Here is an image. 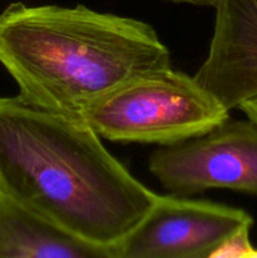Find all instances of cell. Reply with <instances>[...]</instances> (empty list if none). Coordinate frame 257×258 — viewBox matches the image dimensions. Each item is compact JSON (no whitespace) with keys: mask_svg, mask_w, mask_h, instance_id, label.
Wrapping results in <instances>:
<instances>
[{"mask_svg":"<svg viewBox=\"0 0 257 258\" xmlns=\"http://www.w3.org/2000/svg\"><path fill=\"white\" fill-rule=\"evenodd\" d=\"M0 194L113 258L159 198L85 121L19 96L0 97Z\"/></svg>","mask_w":257,"mask_h":258,"instance_id":"6da1fadb","label":"cell"},{"mask_svg":"<svg viewBox=\"0 0 257 258\" xmlns=\"http://www.w3.org/2000/svg\"><path fill=\"white\" fill-rule=\"evenodd\" d=\"M0 63L32 105L80 118L125 81L170 67L168 47L143 20L85 5H8L0 14Z\"/></svg>","mask_w":257,"mask_h":258,"instance_id":"7a4b0ae2","label":"cell"},{"mask_svg":"<svg viewBox=\"0 0 257 258\" xmlns=\"http://www.w3.org/2000/svg\"><path fill=\"white\" fill-rule=\"evenodd\" d=\"M228 117L229 111L194 76L171 66L125 81L80 116L106 140L160 146L206 134Z\"/></svg>","mask_w":257,"mask_h":258,"instance_id":"3957f363","label":"cell"},{"mask_svg":"<svg viewBox=\"0 0 257 258\" xmlns=\"http://www.w3.org/2000/svg\"><path fill=\"white\" fill-rule=\"evenodd\" d=\"M148 166L173 196L228 189L257 197V123L228 117L206 134L159 148Z\"/></svg>","mask_w":257,"mask_h":258,"instance_id":"277c9868","label":"cell"},{"mask_svg":"<svg viewBox=\"0 0 257 258\" xmlns=\"http://www.w3.org/2000/svg\"><path fill=\"white\" fill-rule=\"evenodd\" d=\"M252 224L253 218L242 209L159 196L145 218L116 247L115 258H211L227 237Z\"/></svg>","mask_w":257,"mask_h":258,"instance_id":"5b68a950","label":"cell"},{"mask_svg":"<svg viewBox=\"0 0 257 258\" xmlns=\"http://www.w3.org/2000/svg\"><path fill=\"white\" fill-rule=\"evenodd\" d=\"M209 52L194 78L228 111L257 97V0H217Z\"/></svg>","mask_w":257,"mask_h":258,"instance_id":"8992f818","label":"cell"},{"mask_svg":"<svg viewBox=\"0 0 257 258\" xmlns=\"http://www.w3.org/2000/svg\"><path fill=\"white\" fill-rule=\"evenodd\" d=\"M0 258H113L0 194Z\"/></svg>","mask_w":257,"mask_h":258,"instance_id":"52a82bcc","label":"cell"},{"mask_svg":"<svg viewBox=\"0 0 257 258\" xmlns=\"http://www.w3.org/2000/svg\"><path fill=\"white\" fill-rule=\"evenodd\" d=\"M251 227H242L227 237L211 254V258H257V248L249 239Z\"/></svg>","mask_w":257,"mask_h":258,"instance_id":"ba28073f","label":"cell"},{"mask_svg":"<svg viewBox=\"0 0 257 258\" xmlns=\"http://www.w3.org/2000/svg\"><path fill=\"white\" fill-rule=\"evenodd\" d=\"M239 110L249 118V120L254 121L257 123V97L252 98V100L246 101L239 106Z\"/></svg>","mask_w":257,"mask_h":258,"instance_id":"9c48e42d","label":"cell"},{"mask_svg":"<svg viewBox=\"0 0 257 258\" xmlns=\"http://www.w3.org/2000/svg\"><path fill=\"white\" fill-rule=\"evenodd\" d=\"M171 3H180V4H190L196 7H214L217 0H166Z\"/></svg>","mask_w":257,"mask_h":258,"instance_id":"30bf717a","label":"cell"}]
</instances>
